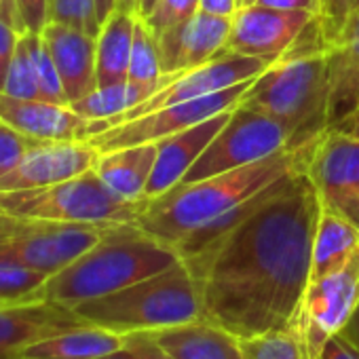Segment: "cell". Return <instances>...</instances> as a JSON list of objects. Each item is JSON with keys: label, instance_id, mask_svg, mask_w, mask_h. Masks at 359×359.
<instances>
[{"label": "cell", "instance_id": "46", "mask_svg": "<svg viewBox=\"0 0 359 359\" xmlns=\"http://www.w3.org/2000/svg\"><path fill=\"white\" fill-rule=\"evenodd\" d=\"M154 3H156V0H140V7H137V15H140V18H146V15H148V13L152 11Z\"/></svg>", "mask_w": 359, "mask_h": 359}, {"label": "cell", "instance_id": "13", "mask_svg": "<svg viewBox=\"0 0 359 359\" xmlns=\"http://www.w3.org/2000/svg\"><path fill=\"white\" fill-rule=\"evenodd\" d=\"M315 18L311 11H281L258 3L241 5L231 20L224 53L275 62L300 39Z\"/></svg>", "mask_w": 359, "mask_h": 359}, {"label": "cell", "instance_id": "8", "mask_svg": "<svg viewBox=\"0 0 359 359\" xmlns=\"http://www.w3.org/2000/svg\"><path fill=\"white\" fill-rule=\"evenodd\" d=\"M290 146L296 144L283 123L237 104L226 125L189 169L182 184L199 182L210 175L256 163Z\"/></svg>", "mask_w": 359, "mask_h": 359}, {"label": "cell", "instance_id": "47", "mask_svg": "<svg viewBox=\"0 0 359 359\" xmlns=\"http://www.w3.org/2000/svg\"><path fill=\"white\" fill-rule=\"evenodd\" d=\"M256 0H241V5H254Z\"/></svg>", "mask_w": 359, "mask_h": 359}, {"label": "cell", "instance_id": "33", "mask_svg": "<svg viewBox=\"0 0 359 359\" xmlns=\"http://www.w3.org/2000/svg\"><path fill=\"white\" fill-rule=\"evenodd\" d=\"M51 22L68 24L79 30H85L93 36L100 32V20L95 0H49Z\"/></svg>", "mask_w": 359, "mask_h": 359}, {"label": "cell", "instance_id": "19", "mask_svg": "<svg viewBox=\"0 0 359 359\" xmlns=\"http://www.w3.org/2000/svg\"><path fill=\"white\" fill-rule=\"evenodd\" d=\"M41 36L55 62L68 102L91 93L97 87V36L57 22H49Z\"/></svg>", "mask_w": 359, "mask_h": 359}, {"label": "cell", "instance_id": "41", "mask_svg": "<svg viewBox=\"0 0 359 359\" xmlns=\"http://www.w3.org/2000/svg\"><path fill=\"white\" fill-rule=\"evenodd\" d=\"M239 7H241L239 0H201V11L224 15V18H233Z\"/></svg>", "mask_w": 359, "mask_h": 359}, {"label": "cell", "instance_id": "4", "mask_svg": "<svg viewBox=\"0 0 359 359\" xmlns=\"http://www.w3.org/2000/svg\"><path fill=\"white\" fill-rule=\"evenodd\" d=\"M239 106L283 123L296 146L327 129V64L317 24L306 41L302 32L281 57L250 83Z\"/></svg>", "mask_w": 359, "mask_h": 359}, {"label": "cell", "instance_id": "37", "mask_svg": "<svg viewBox=\"0 0 359 359\" xmlns=\"http://www.w3.org/2000/svg\"><path fill=\"white\" fill-rule=\"evenodd\" d=\"M15 5H18L24 32L41 34L45 26L51 22L49 0H15Z\"/></svg>", "mask_w": 359, "mask_h": 359}, {"label": "cell", "instance_id": "7", "mask_svg": "<svg viewBox=\"0 0 359 359\" xmlns=\"http://www.w3.org/2000/svg\"><path fill=\"white\" fill-rule=\"evenodd\" d=\"M112 224L55 222L0 210V260L55 275L87 252Z\"/></svg>", "mask_w": 359, "mask_h": 359}, {"label": "cell", "instance_id": "23", "mask_svg": "<svg viewBox=\"0 0 359 359\" xmlns=\"http://www.w3.org/2000/svg\"><path fill=\"white\" fill-rule=\"evenodd\" d=\"M125 336L85 323L26 346L20 359H95L123 346Z\"/></svg>", "mask_w": 359, "mask_h": 359}, {"label": "cell", "instance_id": "34", "mask_svg": "<svg viewBox=\"0 0 359 359\" xmlns=\"http://www.w3.org/2000/svg\"><path fill=\"white\" fill-rule=\"evenodd\" d=\"M357 0H319V13L317 24L325 43V49L336 41V36L342 32L351 15L357 11Z\"/></svg>", "mask_w": 359, "mask_h": 359}, {"label": "cell", "instance_id": "14", "mask_svg": "<svg viewBox=\"0 0 359 359\" xmlns=\"http://www.w3.org/2000/svg\"><path fill=\"white\" fill-rule=\"evenodd\" d=\"M100 150L83 142H36L24 158L0 177V193L51 187L93 169Z\"/></svg>", "mask_w": 359, "mask_h": 359}, {"label": "cell", "instance_id": "50", "mask_svg": "<svg viewBox=\"0 0 359 359\" xmlns=\"http://www.w3.org/2000/svg\"><path fill=\"white\" fill-rule=\"evenodd\" d=\"M357 3H359V0H357Z\"/></svg>", "mask_w": 359, "mask_h": 359}, {"label": "cell", "instance_id": "29", "mask_svg": "<svg viewBox=\"0 0 359 359\" xmlns=\"http://www.w3.org/2000/svg\"><path fill=\"white\" fill-rule=\"evenodd\" d=\"M49 275L11 260H0V304L39 300V292Z\"/></svg>", "mask_w": 359, "mask_h": 359}, {"label": "cell", "instance_id": "26", "mask_svg": "<svg viewBox=\"0 0 359 359\" xmlns=\"http://www.w3.org/2000/svg\"><path fill=\"white\" fill-rule=\"evenodd\" d=\"M152 93L154 91L148 87L135 85L131 81H123L116 85H108V87H95L85 97L72 102L70 108L87 121L106 123V121L127 112L129 108L142 104Z\"/></svg>", "mask_w": 359, "mask_h": 359}, {"label": "cell", "instance_id": "27", "mask_svg": "<svg viewBox=\"0 0 359 359\" xmlns=\"http://www.w3.org/2000/svg\"><path fill=\"white\" fill-rule=\"evenodd\" d=\"M161 79H163V66H161V51H158L156 36L144 24V20L137 18L135 30H133L127 81L156 91L161 85Z\"/></svg>", "mask_w": 359, "mask_h": 359}, {"label": "cell", "instance_id": "2", "mask_svg": "<svg viewBox=\"0 0 359 359\" xmlns=\"http://www.w3.org/2000/svg\"><path fill=\"white\" fill-rule=\"evenodd\" d=\"M319 137L302 146L283 148L256 163L210 175L199 182H180L167 193L148 199V205L135 224L150 237L177 248L184 239L245 203L277 180L298 171L306 173Z\"/></svg>", "mask_w": 359, "mask_h": 359}, {"label": "cell", "instance_id": "48", "mask_svg": "<svg viewBox=\"0 0 359 359\" xmlns=\"http://www.w3.org/2000/svg\"><path fill=\"white\" fill-rule=\"evenodd\" d=\"M165 359H171V357H165Z\"/></svg>", "mask_w": 359, "mask_h": 359}, {"label": "cell", "instance_id": "9", "mask_svg": "<svg viewBox=\"0 0 359 359\" xmlns=\"http://www.w3.org/2000/svg\"><path fill=\"white\" fill-rule=\"evenodd\" d=\"M273 62L262 60V57H245V55H233V53H222L216 60L182 70V72H173V74H163L158 89L146 97L142 104L129 108L127 112L106 121V123H93L89 121V137L118 125L125 121H133L137 116H144L148 112H154L165 106H173L180 102H191L199 100L224 89H231L239 83L254 81L258 74H262Z\"/></svg>", "mask_w": 359, "mask_h": 359}, {"label": "cell", "instance_id": "40", "mask_svg": "<svg viewBox=\"0 0 359 359\" xmlns=\"http://www.w3.org/2000/svg\"><path fill=\"white\" fill-rule=\"evenodd\" d=\"M262 7L281 9V11H311L319 13V0H256Z\"/></svg>", "mask_w": 359, "mask_h": 359}, {"label": "cell", "instance_id": "11", "mask_svg": "<svg viewBox=\"0 0 359 359\" xmlns=\"http://www.w3.org/2000/svg\"><path fill=\"white\" fill-rule=\"evenodd\" d=\"M359 304V250L338 269L311 279L298 315V332L313 359L325 340L346 325Z\"/></svg>", "mask_w": 359, "mask_h": 359}, {"label": "cell", "instance_id": "31", "mask_svg": "<svg viewBox=\"0 0 359 359\" xmlns=\"http://www.w3.org/2000/svg\"><path fill=\"white\" fill-rule=\"evenodd\" d=\"M30 36V47H32V57H34V68H36V79H39V97L43 102H51V104H64L70 106L64 83L60 79V72L55 68V62L43 41L41 34H32Z\"/></svg>", "mask_w": 359, "mask_h": 359}, {"label": "cell", "instance_id": "35", "mask_svg": "<svg viewBox=\"0 0 359 359\" xmlns=\"http://www.w3.org/2000/svg\"><path fill=\"white\" fill-rule=\"evenodd\" d=\"M36 142L41 140H34L7 125L5 121H0V177L7 175Z\"/></svg>", "mask_w": 359, "mask_h": 359}, {"label": "cell", "instance_id": "49", "mask_svg": "<svg viewBox=\"0 0 359 359\" xmlns=\"http://www.w3.org/2000/svg\"><path fill=\"white\" fill-rule=\"evenodd\" d=\"M239 3H241V0H239Z\"/></svg>", "mask_w": 359, "mask_h": 359}, {"label": "cell", "instance_id": "30", "mask_svg": "<svg viewBox=\"0 0 359 359\" xmlns=\"http://www.w3.org/2000/svg\"><path fill=\"white\" fill-rule=\"evenodd\" d=\"M3 93L18 97V100H41L39 97V79H36V68H34V57H32L28 32L22 34V39H20V45H18L15 57L11 62Z\"/></svg>", "mask_w": 359, "mask_h": 359}, {"label": "cell", "instance_id": "15", "mask_svg": "<svg viewBox=\"0 0 359 359\" xmlns=\"http://www.w3.org/2000/svg\"><path fill=\"white\" fill-rule=\"evenodd\" d=\"M231 20L208 11H197L191 20L156 36L163 74H173L203 66L224 53Z\"/></svg>", "mask_w": 359, "mask_h": 359}, {"label": "cell", "instance_id": "43", "mask_svg": "<svg viewBox=\"0 0 359 359\" xmlns=\"http://www.w3.org/2000/svg\"><path fill=\"white\" fill-rule=\"evenodd\" d=\"M340 334H342L348 342H353V344L359 348V304H357L355 313L351 315V319L346 321V325L342 327Z\"/></svg>", "mask_w": 359, "mask_h": 359}, {"label": "cell", "instance_id": "38", "mask_svg": "<svg viewBox=\"0 0 359 359\" xmlns=\"http://www.w3.org/2000/svg\"><path fill=\"white\" fill-rule=\"evenodd\" d=\"M20 39H22V32H18L9 22L0 18V93L5 89V81H7L11 62L15 57Z\"/></svg>", "mask_w": 359, "mask_h": 359}, {"label": "cell", "instance_id": "24", "mask_svg": "<svg viewBox=\"0 0 359 359\" xmlns=\"http://www.w3.org/2000/svg\"><path fill=\"white\" fill-rule=\"evenodd\" d=\"M140 15L114 9L97 32V87H108L127 81L133 30Z\"/></svg>", "mask_w": 359, "mask_h": 359}, {"label": "cell", "instance_id": "10", "mask_svg": "<svg viewBox=\"0 0 359 359\" xmlns=\"http://www.w3.org/2000/svg\"><path fill=\"white\" fill-rule=\"evenodd\" d=\"M250 83L252 81L239 83L231 89H224V91H218V93H212V95H205L199 100L180 102L173 106L158 108V110L137 116L133 121L118 123V125L89 137L87 142L91 146H95L100 152L123 148V146H135V144H156L169 135H175L197 123H203L220 112L235 108L239 104L241 95L245 93V89L250 87Z\"/></svg>", "mask_w": 359, "mask_h": 359}, {"label": "cell", "instance_id": "25", "mask_svg": "<svg viewBox=\"0 0 359 359\" xmlns=\"http://www.w3.org/2000/svg\"><path fill=\"white\" fill-rule=\"evenodd\" d=\"M357 250H359V226H355L338 212L321 205L315 226V237H313L311 279H317L342 266Z\"/></svg>", "mask_w": 359, "mask_h": 359}, {"label": "cell", "instance_id": "28", "mask_svg": "<svg viewBox=\"0 0 359 359\" xmlns=\"http://www.w3.org/2000/svg\"><path fill=\"white\" fill-rule=\"evenodd\" d=\"M245 359H313L296 327L273 330L252 338H239Z\"/></svg>", "mask_w": 359, "mask_h": 359}, {"label": "cell", "instance_id": "36", "mask_svg": "<svg viewBox=\"0 0 359 359\" xmlns=\"http://www.w3.org/2000/svg\"><path fill=\"white\" fill-rule=\"evenodd\" d=\"M167 355L150 334H127L123 346L95 359H165Z\"/></svg>", "mask_w": 359, "mask_h": 359}, {"label": "cell", "instance_id": "45", "mask_svg": "<svg viewBox=\"0 0 359 359\" xmlns=\"http://www.w3.org/2000/svg\"><path fill=\"white\" fill-rule=\"evenodd\" d=\"M137 7H140V0H116V7L114 9L137 15Z\"/></svg>", "mask_w": 359, "mask_h": 359}, {"label": "cell", "instance_id": "6", "mask_svg": "<svg viewBox=\"0 0 359 359\" xmlns=\"http://www.w3.org/2000/svg\"><path fill=\"white\" fill-rule=\"evenodd\" d=\"M146 205L148 199L129 201L116 195L104 184L95 169L43 189L0 193L3 212L55 222L135 224Z\"/></svg>", "mask_w": 359, "mask_h": 359}, {"label": "cell", "instance_id": "3", "mask_svg": "<svg viewBox=\"0 0 359 359\" xmlns=\"http://www.w3.org/2000/svg\"><path fill=\"white\" fill-rule=\"evenodd\" d=\"M180 260L175 248L150 237L137 224H112L97 243L51 275L36 298L74 309L156 275Z\"/></svg>", "mask_w": 359, "mask_h": 359}, {"label": "cell", "instance_id": "1", "mask_svg": "<svg viewBox=\"0 0 359 359\" xmlns=\"http://www.w3.org/2000/svg\"><path fill=\"white\" fill-rule=\"evenodd\" d=\"M319 210L315 187L298 171L180 243L175 252L197 281L203 319L237 338L296 327Z\"/></svg>", "mask_w": 359, "mask_h": 359}, {"label": "cell", "instance_id": "18", "mask_svg": "<svg viewBox=\"0 0 359 359\" xmlns=\"http://www.w3.org/2000/svg\"><path fill=\"white\" fill-rule=\"evenodd\" d=\"M233 110L235 108L220 112L203 123H197L184 131L156 142V163H154L150 182L146 189L148 199H154L182 182L189 169L197 163V158L203 154L210 142L226 125Z\"/></svg>", "mask_w": 359, "mask_h": 359}, {"label": "cell", "instance_id": "39", "mask_svg": "<svg viewBox=\"0 0 359 359\" xmlns=\"http://www.w3.org/2000/svg\"><path fill=\"white\" fill-rule=\"evenodd\" d=\"M317 359H359V348L338 332L325 340Z\"/></svg>", "mask_w": 359, "mask_h": 359}, {"label": "cell", "instance_id": "16", "mask_svg": "<svg viewBox=\"0 0 359 359\" xmlns=\"http://www.w3.org/2000/svg\"><path fill=\"white\" fill-rule=\"evenodd\" d=\"M327 127L351 131L359 123V7L325 49Z\"/></svg>", "mask_w": 359, "mask_h": 359}, {"label": "cell", "instance_id": "22", "mask_svg": "<svg viewBox=\"0 0 359 359\" xmlns=\"http://www.w3.org/2000/svg\"><path fill=\"white\" fill-rule=\"evenodd\" d=\"M156 163V144H135L97 154L93 165L104 184L129 201H142Z\"/></svg>", "mask_w": 359, "mask_h": 359}, {"label": "cell", "instance_id": "44", "mask_svg": "<svg viewBox=\"0 0 359 359\" xmlns=\"http://www.w3.org/2000/svg\"><path fill=\"white\" fill-rule=\"evenodd\" d=\"M114 7H116V0H95V9H97L100 24L114 11Z\"/></svg>", "mask_w": 359, "mask_h": 359}, {"label": "cell", "instance_id": "20", "mask_svg": "<svg viewBox=\"0 0 359 359\" xmlns=\"http://www.w3.org/2000/svg\"><path fill=\"white\" fill-rule=\"evenodd\" d=\"M0 121L41 142L89 140V121L64 104L18 100L0 93Z\"/></svg>", "mask_w": 359, "mask_h": 359}, {"label": "cell", "instance_id": "21", "mask_svg": "<svg viewBox=\"0 0 359 359\" xmlns=\"http://www.w3.org/2000/svg\"><path fill=\"white\" fill-rule=\"evenodd\" d=\"M171 359H245L235 334L205 319L150 334Z\"/></svg>", "mask_w": 359, "mask_h": 359}, {"label": "cell", "instance_id": "17", "mask_svg": "<svg viewBox=\"0 0 359 359\" xmlns=\"http://www.w3.org/2000/svg\"><path fill=\"white\" fill-rule=\"evenodd\" d=\"M85 323L72 309L49 300L0 304V359H20L36 340Z\"/></svg>", "mask_w": 359, "mask_h": 359}, {"label": "cell", "instance_id": "42", "mask_svg": "<svg viewBox=\"0 0 359 359\" xmlns=\"http://www.w3.org/2000/svg\"><path fill=\"white\" fill-rule=\"evenodd\" d=\"M0 18H3L5 22H9L18 32L26 34L24 32V26H22V20H20V13H18L15 0H0Z\"/></svg>", "mask_w": 359, "mask_h": 359}, {"label": "cell", "instance_id": "32", "mask_svg": "<svg viewBox=\"0 0 359 359\" xmlns=\"http://www.w3.org/2000/svg\"><path fill=\"white\" fill-rule=\"evenodd\" d=\"M201 9V0H156L152 11L142 18L154 36L191 20Z\"/></svg>", "mask_w": 359, "mask_h": 359}, {"label": "cell", "instance_id": "12", "mask_svg": "<svg viewBox=\"0 0 359 359\" xmlns=\"http://www.w3.org/2000/svg\"><path fill=\"white\" fill-rule=\"evenodd\" d=\"M319 203L359 226V137L325 129L306 167Z\"/></svg>", "mask_w": 359, "mask_h": 359}, {"label": "cell", "instance_id": "5", "mask_svg": "<svg viewBox=\"0 0 359 359\" xmlns=\"http://www.w3.org/2000/svg\"><path fill=\"white\" fill-rule=\"evenodd\" d=\"M72 311L87 323L123 336L152 334L203 319L197 281L182 260Z\"/></svg>", "mask_w": 359, "mask_h": 359}]
</instances>
